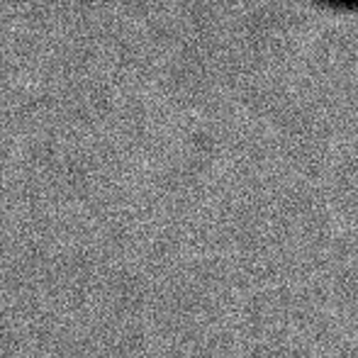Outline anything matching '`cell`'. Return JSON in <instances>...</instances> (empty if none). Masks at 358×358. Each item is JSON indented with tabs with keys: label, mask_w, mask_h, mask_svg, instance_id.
<instances>
[]
</instances>
